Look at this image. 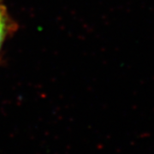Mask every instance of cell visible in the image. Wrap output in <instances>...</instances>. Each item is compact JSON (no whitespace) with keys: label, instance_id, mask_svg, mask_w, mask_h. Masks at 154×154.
I'll return each instance as SVG.
<instances>
[{"label":"cell","instance_id":"6da1fadb","mask_svg":"<svg viewBox=\"0 0 154 154\" xmlns=\"http://www.w3.org/2000/svg\"><path fill=\"white\" fill-rule=\"evenodd\" d=\"M17 29V23L10 16L6 6L0 1V55L6 38Z\"/></svg>","mask_w":154,"mask_h":154}]
</instances>
